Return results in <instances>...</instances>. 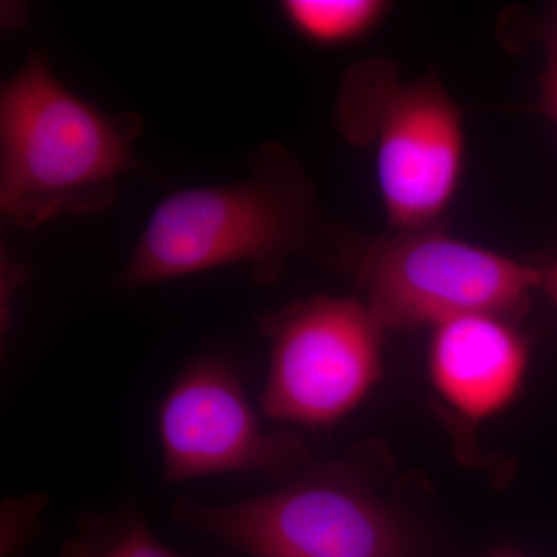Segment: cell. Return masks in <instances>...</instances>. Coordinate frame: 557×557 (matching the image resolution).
Here are the masks:
<instances>
[{
  "instance_id": "obj_1",
  "label": "cell",
  "mask_w": 557,
  "mask_h": 557,
  "mask_svg": "<svg viewBox=\"0 0 557 557\" xmlns=\"http://www.w3.org/2000/svg\"><path fill=\"white\" fill-rule=\"evenodd\" d=\"M134 113L108 115L65 89L33 51L0 95V208L22 230L64 214L101 212L138 168Z\"/></svg>"
},
{
  "instance_id": "obj_15",
  "label": "cell",
  "mask_w": 557,
  "mask_h": 557,
  "mask_svg": "<svg viewBox=\"0 0 557 557\" xmlns=\"http://www.w3.org/2000/svg\"><path fill=\"white\" fill-rule=\"evenodd\" d=\"M491 557H523V556L516 555V553H498V555H494Z\"/></svg>"
},
{
  "instance_id": "obj_3",
  "label": "cell",
  "mask_w": 557,
  "mask_h": 557,
  "mask_svg": "<svg viewBox=\"0 0 557 557\" xmlns=\"http://www.w3.org/2000/svg\"><path fill=\"white\" fill-rule=\"evenodd\" d=\"M341 129L375 146L381 200L394 231L440 226L463 175L461 110L435 76L398 83L355 70L341 91Z\"/></svg>"
},
{
  "instance_id": "obj_10",
  "label": "cell",
  "mask_w": 557,
  "mask_h": 557,
  "mask_svg": "<svg viewBox=\"0 0 557 557\" xmlns=\"http://www.w3.org/2000/svg\"><path fill=\"white\" fill-rule=\"evenodd\" d=\"M289 24L318 44L354 42L380 27L388 3L383 0H288L282 3Z\"/></svg>"
},
{
  "instance_id": "obj_7",
  "label": "cell",
  "mask_w": 557,
  "mask_h": 557,
  "mask_svg": "<svg viewBox=\"0 0 557 557\" xmlns=\"http://www.w3.org/2000/svg\"><path fill=\"white\" fill-rule=\"evenodd\" d=\"M159 434L168 483L222 472L284 478L306 457L298 438L262 426L222 359H200L175 381L159 409Z\"/></svg>"
},
{
  "instance_id": "obj_11",
  "label": "cell",
  "mask_w": 557,
  "mask_h": 557,
  "mask_svg": "<svg viewBox=\"0 0 557 557\" xmlns=\"http://www.w3.org/2000/svg\"><path fill=\"white\" fill-rule=\"evenodd\" d=\"M46 498L33 494L27 498H10L2 509V557H16L27 544Z\"/></svg>"
},
{
  "instance_id": "obj_2",
  "label": "cell",
  "mask_w": 557,
  "mask_h": 557,
  "mask_svg": "<svg viewBox=\"0 0 557 557\" xmlns=\"http://www.w3.org/2000/svg\"><path fill=\"white\" fill-rule=\"evenodd\" d=\"M249 170L242 182L178 190L161 201L121 284L146 287L234 263H247L258 281L276 278L285 260L313 242V193L278 146H260Z\"/></svg>"
},
{
  "instance_id": "obj_13",
  "label": "cell",
  "mask_w": 557,
  "mask_h": 557,
  "mask_svg": "<svg viewBox=\"0 0 557 557\" xmlns=\"http://www.w3.org/2000/svg\"><path fill=\"white\" fill-rule=\"evenodd\" d=\"M541 288L545 289L548 298L555 304L557 309V262L553 263L549 269L542 271V285Z\"/></svg>"
},
{
  "instance_id": "obj_9",
  "label": "cell",
  "mask_w": 557,
  "mask_h": 557,
  "mask_svg": "<svg viewBox=\"0 0 557 557\" xmlns=\"http://www.w3.org/2000/svg\"><path fill=\"white\" fill-rule=\"evenodd\" d=\"M61 557H190L153 536L134 504H123L108 516H84Z\"/></svg>"
},
{
  "instance_id": "obj_6",
  "label": "cell",
  "mask_w": 557,
  "mask_h": 557,
  "mask_svg": "<svg viewBox=\"0 0 557 557\" xmlns=\"http://www.w3.org/2000/svg\"><path fill=\"white\" fill-rule=\"evenodd\" d=\"M271 358L262 412L329 426L357 409L383 373L386 329L358 296H313L262 319Z\"/></svg>"
},
{
  "instance_id": "obj_8",
  "label": "cell",
  "mask_w": 557,
  "mask_h": 557,
  "mask_svg": "<svg viewBox=\"0 0 557 557\" xmlns=\"http://www.w3.org/2000/svg\"><path fill=\"white\" fill-rule=\"evenodd\" d=\"M527 341L508 318L468 314L432 329V386L458 416L482 421L507 409L528 369Z\"/></svg>"
},
{
  "instance_id": "obj_5",
  "label": "cell",
  "mask_w": 557,
  "mask_h": 557,
  "mask_svg": "<svg viewBox=\"0 0 557 557\" xmlns=\"http://www.w3.org/2000/svg\"><path fill=\"white\" fill-rule=\"evenodd\" d=\"M343 260L386 332L434 329L468 314L509 318L542 285L541 270L440 226L394 231Z\"/></svg>"
},
{
  "instance_id": "obj_12",
  "label": "cell",
  "mask_w": 557,
  "mask_h": 557,
  "mask_svg": "<svg viewBox=\"0 0 557 557\" xmlns=\"http://www.w3.org/2000/svg\"><path fill=\"white\" fill-rule=\"evenodd\" d=\"M541 104L544 112L555 121L557 126V75L545 73L544 81H542Z\"/></svg>"
},
{
  "instance_id": "obj_14",
  "label": "cell",
  "mask_w": 557,
  "mask_h": 557,
  "mask_svg": "<svg viewBox=\"0 0 557 557\" xmlns=\"http://www.w3.org/2000/svg\"><path fill=\"white\" fill-rule=\"evenodd\" d=\"M547 75H557V30L553 36L552 44H549V57Z\"/></svg>"
},
{
  "instance_id": "obj_4",
  "label": "cell",
  "mask_w": 557,
  "mask_h": 557,
  "mask_svg": "<svg viewBox=\"0 0 557 557\" xmlns=\"http://www.w3.org/2000/svg\"><path fill=\"white\" fill-rule=\"evenodd\" d=\"M178 525L249 557H408L392 509L344 465L309 469L284 486L225 505L180 498Z\"/></svg>"
}]
</instances>
